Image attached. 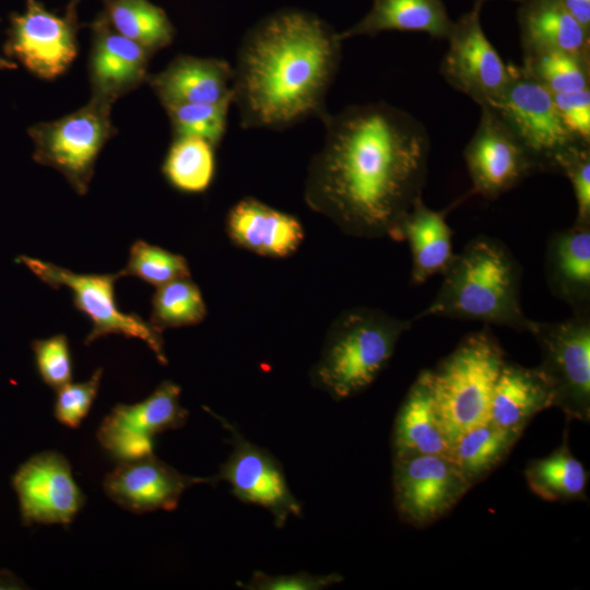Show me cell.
Masks as SVG:
<instances>
[{"mask_svg": "<svg viewBox=\"0 0 590 590\" xmlns=\"http://www.w3.org/2000/svg\"><path fill=\"white\" fill-rule=\"evenodd\" d=\"M321 120L326 133L308 166L307 205L346 235L391 238L422 198L430 149L425 127L385 102L352 105Z\"/></svg>", "mask_w": 590, "mask_h": 590, "instance_id": "obj_1", "label": "cell"}, {"mask_svg": "<svg viewBox=\"0 0 590 590\" xmlns=\"http://www.w3.org/2000/svg\"><path fill=\"white\" fill-rule=\"evenodd\" d=\"M343 40L326 21L296 9L275 12L244 36L233 67V104L245 129L283 130L328 114Z\"/></svg>", "mask_w": 590, "mask_h": 590, "instance_id": "obj_2", "label": "cell"}, {"mask_svg": "<svg viewBox=\"0 0 590 590\" xmlns=\"http://www.w3.org/2000/svg\"><path fill=\"white\" fill-rule=\"evenodd\" d=\"M442 275L435 297L413 321L440 317L529 331L532 319L520 302L522 268L499 239L469 240Z\"/></svg>", "mask_w": 590, "mask_h": 590, "instance_id": "obj_3", "label": "cell"}, {"mask_svg": "<svg viewBox=\"0 0 590 590\" xmlns=\"http://www.w3.org/2000/svg\"><path fill=\"white\" fill-rule=\"evenodd\" d=\"M412 323L370 307L341 312L331 323L312 367V385L335 400L363 391L387 366Z\"/></svg>", "mask_w": 590, "mask_h": 590, "instance_id": "obj_4", "label": "cell"}, {"mask_svg": "<svg viewBox=\"0 0 590 590\" xmlns=\"http://www.w3.org/2000/svg\"><path fill=\"white\" fill-rule=\"evenodd\" d=\"M505 361L498 339L484 326L467 334L436 367L423 370L450 444L488 421L494 386Z\"/></svg>", "mask_w": 590, "mask_h": 590, "instance_id": "obj_5", "label": "cell"}, {"mask_svg": "<svg viewBox=\"0 0 590 590\" xmlns=\"http://www.w3.org/2000/svg\"><path fill=\"white\" fill-rule=\"evenodd\" d=\"M110 111L111 105L91 98L69 115L30 127L34 161L57 169L76 193L85 194L99 152L117 133Z\"/></svg>", "mask_w": 590, "mask_h": 590, "instance_id": "obj_6", "label": "cell"}, {"mask_svg": "<svg viewBox=\"0 0 590 590\" xmlns=\"http://www.w3.org/2000/svg\"><path fill=\"white\" fill-rule=\"evenodd\" d=\"M541 351L536 368L553 392V408L567 420H590V314L562 321L532 320L529 331Z\"/></svg>", "mask_w": 590, "mask_h": 590, "instance_id": "obj_7", "label": "cell"}, {"mask_svg": "<svg viewBox=\"0 0 590 590\" xmlns=\"http://www.w3.org/2000/svg\"><path fill=\"white\" fill-rule=\"evenodd\" d=\"M25 266L40 281L54 288L68 287L75 308L85 314L93 326L84 343L91 344L108 334H121L143 341L158 362L167 364L162 332L137 314L121 311L115 299V283L120 272L94 274L76 273L51 262L28 256L15 260Z\"/></svg>", "mask_w": 590, "mask_h": 590, "instance_id": "obj_8", "label": "cell"}, {"mask_svg": "<svg viewBox=\"0 0 590 590\" xmlns=\"http://www.w3.org/2000/svg\"><path fill=\"white\" fill-rule=\"evenodd\" d=\"M492 107L532 156L539 172H555L557 155L576 140L564 126L553 95L512 64L509 84Z\"/></svg>", "mask_w": 590, "mask_h": 590, "instance_id": "obj_9", "label": "cell"}, {"mask_svg": "<svg viewBox=\"0 0 590 590\" xmlns=\"http://www.w3.org/2000/svg\"><path fill=\"white\" fill-rule=\"evenodd\" d=\"M482 2L457 21L446 38L448 50L439 67L447 83L480 107L494 104L510 82L512 64L506 63L492 45L481 23Z\"/></svg>", "mask_w": 590, "mask_h": 590, "instance_id": "obj_10", "label": "cell"}, {"mask_svg": "<svg viewBox=\"0 0 590 590\" xmlns=\"http://www.w3.org/2000/svg\"><path fill=\"white\" fill-rule=\"evenodd\" d=\"M393 496L400 518L416 528L434 523L472 487L449 457H393Z\"/></svg>", "mask_w": 590, "mask_h": 590, "instance_id": "obj_11", "label": "cell"}, {"mask_svg": "<svg viewBox=\"0 0 590 590\" xmlns=\"http://www.w3.org/2000/svg\"><path fill=\"white\" fill-rule=\"evenodd\" d=\"M463 158L472 182L469 194L487 200L499 198L539 172L522 142L489 106H481L479 125Z\"/></svg>", "mask_w": 590, "mask_h": 590, "instance_id": "obj_12", "label": "cell"}, {"mask_svg": "<svg viewBox=\"0 0 590 590\" xmlns=\"http://www.w3.org/2000/svg\"><path fill=\"white\" fill-rule=\"evenodd\" d=\"M78 20L59 16L37 0H26L22 13L10 15L4 52L39 79L63 74L78 56Z\"/></svg>", "mask_w": 590, "mask_h": 590, "instance_id": "obj_13", "label": "cell"}, {"mask_svg": "<svg viewBox=\"0 0 590 590\" xmlns=\"http://www.w3.org/2000/svg\"><path fill=\"white\" fill-rule=\"evenodd\" d=\"M180 387L163 381L144 400L116 404L97 430L101 446L116 460L128 461L153 455L155 435L180 428L188 411L180 404Z\"/></svg>", "mask_w": 590, "mask_h": 590, "instance_id": "obj_14", "label": "cell"}, {"mask_svg": "<svg viewBox=\"0 0 590 590\" xmlns=\"http://www.w3.org/2000/svg\"><path fill=\"white\" fill-rule=\"evenodd\" d=\"M229 433L232 452L214 475V482L226 481L239 500L259 505L283 527L292 516H300L302 506L287 486L281 464L266 449L247 440L227 420L213 414Z\"/></svg>", "mask_w": 590, "mask_h": 590, "instance_id": "obj_15", "label": "cell"}, {"mask_svg": "<svg viewBox=\"0 0 590 590\" xmlns=\"http://www.w3.org/2000/svg\"><path fill=\"white\" fill-rule=\"evenodd\" d=\"M12 485L24 524H70L84 505L69 461L59 452H39L15 471Z\"/></svg>", "mask_w": 590, "mask_h": 590, "instance_id": "obj_16", "label": "cell"}, {"mask_svg": "<svg viewBox=\"0 0 590 590\" xmlns=\"http://www.w3.org/2000/svg\"><path fill=\"white\" fill-rule=\"evenodd\" d=\"M215 483L214 477L190 476L157 459L154 453L120 461L103 481L109 499L132 514L174 510L189 487Z\"/></svg>", "mask_w": 590, "mask_h": 590, "instance_id": "obj_17", "label": "cell"}, {"mask_svg": "<svg viewBox=\"0 0 590 590\" xmlns=\"http://www.w3.org/2000/svg\"><path fill=\"white\" fill-rule=\"evenodd\" d=\"M91 30V98L113 106L148 81L149 61L154 54L117 33L102 13L92 22Z\"/></svg>", "mask_w": 590, "mask_h": 590, "instance_id": "obj_18", "label": "cell"}, {"mask_svg": "<svg viewBox=\"0 0 590 590\" xmlns=\"http://www.w3.org/2000/svg\"><path fill=\"white\" fill-rule=\"evenodd\" d=\"M544 273L552 295L573 314H590V224L574 223L550 235Z\"/></svg>", "mask_w": 590, "mask_h": 590, "instance_id": "obj_19", "label": "cell"}, {"mask_svg": "<svg viewBox=\"0 0 590 590\" xmlns=\"http://www.w3.org/2000/svg\"><path fill=\"white\" fill-rule=\"evenodd\" d=\"M233 67L220 58L177 56L148 82L163 106L233 101Z\"/></svg>", "mask_w": 590, "mask_h": 590, "instance_id": "obj_20", "label": "cell"}, {"mask_svg": "<svg viewBox=\"0 0 590 590\" xmlns=\"http://www.w3.org/2000/svg\"><path fill=\"white\" fill-rule=\"evenodd\" d=\"M462 200L437 211L428 208L420 198L393 231L391 239L406 241L410 247L413 285L424 284L436 274L442 275L452 263L456 257L453 231L447 223V214Z\"/></svg>", "mask_w": 590, "mask_h": 590, "instance_id": "obj_21", "label": "cell"}, {"mask_svg": "<svg viewBox=\"0 0 590 590\" xmlns=\"http://www.w3.org/2000/svg\"><path fill=\"white\" fill-rule=\"evenodd\" d=\"M226 232L239 247L260 256L285 258L304 239L300 222L255 198H244L228 211Z\"/></svg>", "mask_w": 590, "mask_h": 590, "instance_id": "obj_22", "label": "cell"}, {"mask_svg": "<svg viewBox=\"0 0 590 590\" xmlns=\"http://www.w3.org/2000/svg\"><path fill=\"white\" fill-rule=\"evenodd\" d=\"M548 408H553V392L542 373L506 359L494 386L488 421L523 433L528 423Z\"/></svg>", "mask_w": 590, "mask_h": 590, "instance_id": "obj_23", "label": "cell"}, {"mask_svg": "<svg viewBox=\"0 0 590 590\" xmlns=\"http://www.w3.org/2000/svg\"><path fill=\"white\" fill-rule=\"evenodd\" d=\"M519 4L517 21L523 54L557 50L590 59V32L559 0H524Z\"/></svg>", "mask_w": 590, "mask_h": 590, "instance_id": "obj_24", "label": "cell"}, {"mask_svg": "<svg viewBox=\"0 0 590 590\" xmlns=\"http://www.w3.org/2000/svg\"><path fill=\"white\" fill-rule=\"evenodd\" d=\"M452 24L442 0H374L369 11L339 35L344 42L356 36L374 37L382 32L398 31L446 39Z\"/></svg>", "mask_w": 590, "mask_h": 590, "instance_id": "obj_25", "label": "cell"}, {"mask_svg": "<svg viewBox=\"0 0 590 590\" xmlns=\"http://www.w3.org/2000/svg\"><path fill=\"white\" fill-rule=\"evenodd\" d=\"M451 444L440 424L423 370L410 387L396 416L393 457L441 455L449 457Z\"/></svg>", "mask_w": 590, "mask_h": 590, "instance_id": "obj_26", "label": "cell"}, {"mask_svg": "<svg viewBox=\"0 0 590 590\" xmlns=\"http://www.w3.org/2000/svg\"><path fill=\"white\" fill-rule=\"evenodd\" d=\"M521 435L487 421L455 439L449 458L472 487L505 460Z\"/></svg>", "mask_w": 590, "mask_h": 590, "instance_id": "obj_27", "label": "cell"}, {"mask_svg": "<svg viewBox=\"0 0 590 590\" xmlns=\"http://www.w3.org/2000/svg\"><path fill=\"white\" fill-rule=\"evenodd\" d=\"M524 476L530 489L548 502L587 498L588 471L570 451L567 434L548 456L528 462Z\"/></svg>", "mask_w": 590, "mask_h": 590, "instance_id": "obj_28", "label": "cell"}, {"mask_svg": "<svg viewBox=\"0 0 590 590\" xmlns=\"http://www.w3.org/2000/svg\"><path fill=\"white\" fill-rule=\"evenodd\" d=\"M101 13L117 33L152 54L174 40L175 28L166 12L149 0H104Z\"/></svg>", "mask_w": 590, "mask_h": 590, "instance_id": "obj_29", "label": "cell"}, {"mask_svg": "<svg viewBox=\"0 0 590 590\" xmlns=\"http://www.w3.org/2000/svg\"><path fill=\"white\" fill-rule=\"evenodd\" d=\"M166 180L187 193L205 191L215 175L214 146L190 135H176L162 166Z\"/></svg>", "mask_w": 590, "mask_h": 590, "instance_id": "obj_30", "label": "cell"}, {"mask_svg": "<svg viewBox=\"0 0 590 590\" xmlns=\"http://www.w3.org/2000/svg\"><path fill=\"white\" fill-rule=\"evenodd\" d=\"M521 67L552 95L589 88L590 59L545 50L523 54Z\"/></svg>", "mask_w": 590, "mask_h": 590, "instance_id": "obj_31", "label": "cell"}, {"mask_svg": "<svg viewBox=\"0 0 590 590\" xmlns=\"http://www.w3.org/2000/svg\"><path fill=\"white\" fill-rule=\"evenodd\" d=\"M206 316V306L198 285L182 278L156 287L152 298L149 322L160 332L200 323Z\"/></svg>", "mask_w": 590, "mask_h": 590, "instance_id": "obj_32", "label": "cell"}, {"mask_svg": "<svg viewBox=\"0 0 590 590\" xmlns=\"http://www.w3.org/2000/svg\"><path fill=\"white\" fill-rule=\"evenodd\" d=\"M232 99L214 104H169L168 115L174 137L201 138L216 148L225 135Z\"/></svg>", "mask_w": 590, "mask_h": 590, "instance_id": "obj_33", "label": "cell"}, {"mask_svg": "<svg viewBox=\"0 0 590 590\" xmlns=\"http://www.w3.org/2000/svg\"><path fill=\"white\" fill-rule=\"evenodd\" d=\"M119 272L121 278L135 276L156 287L190 276L186 258L144 240L132 244L127 266Z\"/></svg>", "mask_w": 590, "mask_h": 590, "instance_id": "obj_34", "label": "cell"}, {"mask_svg": "<svg viewBox=\"0 0 590 590\" xmlns=\"http://www.w3.org/2000/svg\"><path fill=\"white\" fill-rule=\"evenodd\" d=\"M555 172L571 184L577 206L575 223L590 224V144L575 142L566 148L555 160Z\"/></svg>", "mask_w": 590, "mask_h": 590, "instance_id": "obj_35", "label": "cell"}, {"mask_svg": "<svg viewBox=\"0 0 590 590\" xmlns=\"http://www.w3.org/2000/svg\"><path fill=\"white\" fill-rule=\"evenodd\" d=\"M103 369L97 368L88 380L78 384L71 381L58 388L54 415L66 427L78 428L88 414L97 396Z\"/></svg>", "mask_w": 590, "mask_h": 590, "instance_id": "obj_36", "label": "cell"}, {"mask_svg": "<svg viewBox=\"0 0 590 590\" xmlns=\"http://www.w3.org/2000/svg\"><path fill=\"white\" fill-rule=\"evenodd\" d=\"M36 368L43 381L57 390L71 381L72 362L68 338L56 334L32 342Z\"/></svg>", "mask_w": 590, "mask_h": 590, "instance_id": "obj_37", "label": "cell"}, {"mask_svg": "<svg viewBox=\"0 0 590 590\" xmlns=\"http://www.w3.org/2000/svg\"><path fill=\"white\" fill-rule=\"evenodd\" d=\"M342 580L343 577L339 574L320 576L300 571L293 575L271 576L255 571L249 581L240 587L249 590H321Z\"/></svg>", "mask_w": 590, "mask_h": 590, "instance_id": "obj_38", "label": "cell"}, {"mask_svg": "<svg viewBox=\"0 0 590 590\" xmlns=\"http://www.w3.org/2000/svg\"><path fill=\"white\" fill-rule=\"evenodd\" d=\"M557 113L571 135L590 144V88L566 94H554Z\"/></svg>", "mask_w": 590, "mask_h": 590, "instance_id": "obj_39", "label": "cell"}, {"mask_svg": "<svg viewBox=\"0 0 590 590\" xmlns=\"http://www.w3.org/2000/svg\"><path fill=\"white\" fill-rule=\"evenodd\" d=\"M567 12L590 32V0H559Z\"/></svg>", "mask_w": 590, "mask_h": 590, "instance_id": "obj_40", "label": "cell"}, {"mask_svg": "<svg viewBox=\"0 0 590 590\" xmlns=\"http://www.w3.org/2000/svg\"><path fill=\"white\" fill-rule=\"evenodd\" d=\"M16 69V63L11 59L0 55V70H12Z\"/></svg>", "mask_w": 590, "mask_h": 590, "instance_id": "obj_41", "label": "cell"}, {"mask_svg": "<svg viewBox=\"0 0 590 590\" xmlns=\"http://www.w3.org/2000/svg\"><path fill=\"white\" fill-rule=\"evenodd\" d=\"M81 0H70L66 9V14L71 17H76L75 9Z\"/></svg>", "mask_w": 590, "mask_h": 590, "instance_id": "obj_42", "label": "cell"}, {"mask_svg": "<svg viewBox=\"0 0 590 590\" xmlns=\"http://www.w3.org/2000/svg\"><path fill=\"white\" fill-rule=\"evenodd\" d=\"M474 1L484 3V2L487 1V0H474ZM509 1H515V2H517V3H520V2H522V1H524V0H509Z\"/></svg>", "mask_w": 590, "mask_h": 590, "instance_id": "obj_43", "label": "cell"}]
</instances>
